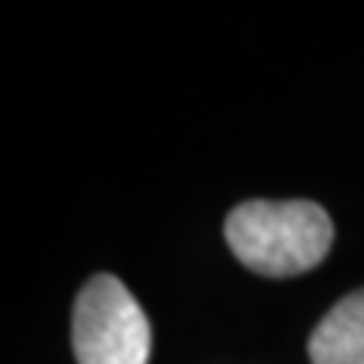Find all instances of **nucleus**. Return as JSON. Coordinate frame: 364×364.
Segmentation results:
<instances>
[{"mask_svg": "<svg viewBox=\"0 0 364 364\" xmlns=\"http://www.w3.org/2000/svg\"><path fill=\"white\" fill-rule=\"evenodd\" d=\"M313 364H364V289L343 298L310 337Z\"/></svg>", "mask_w": 364, "mask_h": 364, "instance_id": "7ed1b4c3", "label": "nucleus"}, {"mask_svg": "<svg viewBox=\"0 0 364 364\" xmlns=\"http://www.w3.org/2000/svg\"><path fill=\"white\" fill-rule=\"evenodd\" d=\"M152 346L149 318L124 282L97 273L73 306V355L79 364H146Z\"/></svg>", "mask_w": 364, "mask_h": 364, "instance_id": "f03ea898", "label": "nucleus"}, {"mask_svg": "<svg viewBox=\"0 0 364 364\" xmlns=\"http://www.w3.org/2000/svg\"><path fill=\"white\" fill-rule=\"evenodd\" d=\"M225 240L249 270L286 279L322 264L334 225L313 200H246L228 215Z\"/></svg>", "mask_w": 364, "mask_h": 364, "instance_id": "f257e3e1", "label": "nucleus"}]
</instances>
